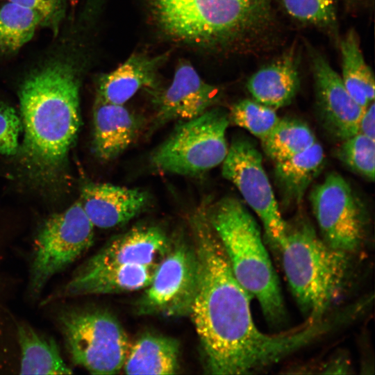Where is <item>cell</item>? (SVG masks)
Segmentation results:
<instances>
[{
    "mask_svg": "<svg viewBox=\"0 0 375 375\" xmlns=\"http://www.w3.org/2000/svg\"><path fill=\"white\" fill-rule=\"evenodd\" d=\"M198 261L197 291L192 317L212 374H247L276 364L326 333L324 321L307 319L294 329L275 334L260 331L251 310L252 297L235 278L206 209L190 218Z\"/></svg>",
    "mask_w": 375,
    "mask_h": 375,
    "instance_id": "cell-1",
    "label": "cell"
},
{
    "mask_svg": "<svg viewBox=\"0 0 375 375\" xmlns=\"http://www.w3.org/2000/svg\"><path fill=\"white\" fill-rule=\"evenodd\" d=\"M24 130L22 160L36 176L47 178L63 164L81 125L76 68L53 60L28 75L19 90Z\"/></svg>",
    "mask_w": 375,
    "mask_h": 375,
    "instance_id": "cell-2",
    "label": "cell"
},
{
    "mask_svg": "<svg viewBox=\"0 0 375 375\" xmlns=\"http://www.w3.org/2000/svg\"><path fill=\"white\" fill-rule=\"evenodd\" d=\"M160 28L187 43L249 49L273 23L272 0H149Z\"/></svg>",
    "mask_w": 375,
    "mask_h": 375,
    "instance_id": "cell-3",
    "label": "cell"
},
{
    "mask_svg": "<svg viewBox=\"0 0 375 375\" xmlns=\"http://www.w3.org/2000/svg\"><path fill=\"white\" fill-rule=\"evenodd\" d=\"M206 212L237 281L256 298L269 324H283L287 312L279 281L253 217L232 197L222 199Z\"/></svg>",
    "mask_w": 375,
    "mask_h": 375,
    "instance_id": "cell-4",
    "label": "cell"
},
{
    "mask_svg": "<svg viewBox=\"0 0 375 375\" xmlns=\"http://www.w3.org/2000/svg\"><path fill=\"white\" fill-rule=\"evenodd\" d=\"M291 292L308 319H322L342 294L349 253L329 246L308 222L287 224L278 251Z\"/></svg>",
    "mask_w": 375,
    "mask_h": 375,
    "instance_id": "cell-5",
    "label": "cell"
},
{
    "mask_svg": "<svg viewBox=\"0 0 375 375\" xmlns=\"http://www.w3.org/2000/svg\"><path fill=\"white\" fill-rule=\"evenodd\" d=\"M228 113L211 108L201 115L181 121L150 156L151 165L165 173L199 176L222 164L228 147Z\"/></svg>",
    "mask_w": 375,
    "mask_h": 375,
    "instance_id": "cell-6",
    "label": "cell"
},
{
    "mask_svg": "<svg viewBox=\"0 0 375 375\" xmlns=\"http://www.w3.org/2000/svg\"><path fill=\"white\" fill-rule=\"evenodd\" d=\"M58 321L76 365L92 374H114L122 369L131 344L112 315L99 309L66 308Z\"/></svg>",
    "mask_w": 375,
    "mask_h": 375,
    "instance_id": "cell-7",
    "label": "cell"
},
{
    "mask_svg": "<svg viewBox=\"0 0 375 375\" xmlns=\"http://www.w3.org/2000/svg\"><path fill=\"white\" fill-rule=\"evenodd\" d=\"M94 228L80 201L44 222L35 240L31 264L29 288L33 297L41 293L53 276L90 248Z\"/></svg>",
    "mask_w": 375,
    "mask_h": 375,
    "instance_id": "cell-8",
    "label": "cell"
},
{
    "mask_svg": "<svg viewBox=\"0 0 375 375\" xmlns=\"http://www.w3.org/2000/svg\"><path fill=\"white\" fill-rule=\"evenodd\" d=\"M262 158L250 140L236 138L222 163V172L258 215L269 244L278 252L285 236L287 223L281 215Z\"/></svg>",
    "mask_w": 375,
    "mask_h": 375,
    "instance_id": "cell-9",
    "label": "cell"
},
{
    "mask_svg": "<svg viewBox=\"0 0 375 375\" xmlns=\"http://www.w3.org/2000/svg\"><path fill=\"white\" fill-rule=\"evenodd\" d=\"M310 201L322 238L349 254L358 250L365 235L363 206L347 181L331 172L312 190Z\"/></svg>",
    "mask_w": 375,
    "mask_h": 375,
    "instance_id": "cell-10",
    "label": "cell"
},
{
    "mask_svg": "<svg viewBox=\"0 0 375 375\" xmlns=\"http://www.w3.org/2000/svg\"><path fill=\"white\" fill-rule=\"evenodd\" d=\"M198 261L194 248L179 244L158 264L150 284L137 302L140 315H190L197 291Z\"/></svg>",
    "mask_w": 375,
    "mask_h": 375,
    "instance_id": "cell-11",
    "label": "cell"
},
{
    "mask_svg": "<svg viewBox=\"0 0 375 375\" xmlns=\"http://www.w3.org/2000/svg\"><path fill=\"white\" fill-rule=\"evenodd\" d=\"M310 58L320 122L332 136L343 141L358 133L365 109L351 97L340 75L323 55L312 50Z\"/></svg>",
    "mask_w": 375,
    "mask_h": 375,
    "instance_id": "cell-12",
    "label": "cell"
},
{
    "mask_svg": "<svg viewBox=\"0 0 375 375\" xmlns=\"http://www.w3.org/2000/svg\"><path fill=\"white\" fill-rule=\"evenodd\" d=\"M219 97L218 88L203 81L190 63L183 61L170 85L155 97L153 126L197 117L212 108Z\"/></svg>",
    "mask_w": 375,
    "mask_h": 375,
    "instance_id": "cell-13",
    "label": "cell"
},
{
    "mask_svg": "<svg viewBox=\"0 0 375 375\" xmlns=\"http://www.w3.org/2000/svg\"><path fill=\"white\" fill-rule=\"evenodd\" d=\"M171 247L169 238L160 227L135 226L113 238L81 267L157 265Z\"/></svg>",
    "mask_w": 375,
    "mask_h": 375,
    "instance_id": "cell-14",
    "label": "cell"
},
{
    "mask_svg": "<svg viewBox=\"0 0 375 375\" xmlns=\"http://www.w3.org/2000/svg\"><path fill=\"white\" fill-rule=\"evenodd\" d=\"M80 202L94 226L110 228L126 224L142 212L149 197L138 188L89 183L81 189Z\"/></svg>",
    "mask_w": 375,
    "mask_h": 375,
    "instance_id": "cell-15",
    "label": "cell"
},
{
    "mask_svg": "<svg viewBox=\"0 0 375 375\" xmlns=\"http://www.w3.org/2000/svg\"><path fill=\"white\" fill-rule=\"evenodd\" d=\"M157 265H124L96 269L80 267L50 299L128 292L147 288Z\"/></svg>",
    "mask_w": 375,
    "mask_h": 375,
    "instance_id": "cell-16",
    "label": "cell"
},
{
    "mask_svg": "<svg viewBox=\"0 0 375 375\" xmlns=\"http://www.w3.org/2000/svg\"><path fill=\"white\" fill-rule=\"evenodd\" d=\"M93 150L102 160L121 155L136 139L141 120L124 105L96 97L93 107Z\"/></svg>",
    "mask_w": 375,
    "mask_h": 375,
    "instance_id": "cell-17",
    "label": "cell"
},
{
    "mask_svg": "<svg viewBox=\"0 0 375 375\" xmlns=\"http://www.w3.org/2000/svg\"><path fill=\"white\" fill-rule=\"evenodd\" d=\"M166 59V54L132 55L115 69L99 77L97 97L124 105L140 89L156 85L158 69Z\"/></svg>",
    "mask_w": 375,
    "mask_h": 375,
    "instance_id": "cell-18",
    "label": "cell"
},
{
    "mask_svg": "<svg viewBox=\"0 0 375 375\" xmlns=\"http://www.w3.org/2000/svg\"><path fill=\"white\" fill-rule=\"evenodd\" d=\"M299 86L297 58L292 52L258 70L247 84L255 101L276 110L290 103Z\"/></svg>",
    "mask_w": 375,
    "mask_h": 375,
    "instance_id": "cell-19",
    "label": "cell"
},
{
    "mask_svg": "<svg viewBox=\"0 0 375 375\" xmlns=\"http://www.w3.org/2000/svg\"><path fill=\"white\" fill-rule=\"evenodd\" d=\"M324 152L317 141L306 150L274 162V176L285 205L301 202L308 187L320 173Z\"/></svg>",
    "mask_w": 375,
    "mask_h": 375,
    "instance_id": "cell-20",
    "label": "cell"
},
{
    "mask_svg": "<svg viewBox=\"0 0 375 375\" xmlns=\"http://www.w3.org/2000/svg\"><path fill=\"white\" fill-rule=\"evenodd\" d=\"M178 357L175 339L147 333L131 344L122 369L126 374H174Z\"/></svg>",
    "mask_w": 375,
    "mask_h": 375,
    "instance_id": "cell-21",
    "label": "cell"
},
{
    "mask_svg": "<svg viewBox=\"0 0 375 375\" xmlns=\"http://www.w3.org/2000/svg\"><path fill=\"white\" fill-rule=\"evenodd\" d=\"M17 336L21 352V374L73 373L52 338L42 335L26 323L17 325Z\"/></svg>",
    "mask_w": 375,
    "mask_h": 375,
    "instance_id": "cell-22",
    "label": "cell"
},
{
    "mask_svg": "<svg viewBox=\"0 0 375 375\" xmlns=\"http://www.w3.org/2000/svg\"><path fill=\"white\" fill-rule=\"evenodd\" d=\"M341 78L348 92L363 109L374 101V74L365 60L358 36L349 31L340 42Z\"/></svg>",
    "mask_w": 375,
    "mask_h": 375,
    "instance_id": "cell-23",
    "label": "cell"
},
{
    "mask_svg": "<svg viewBox=\"0 0 375 375\" xmlns=\"http://www.w3.org/2000/svg\"><path fill=\"white\" fill-rule=\"evenodd\" d=\"M43 19L36 11L6 1L0 4V54L17 52L33 37Z\"/></svg>",
    "mask_w": 375,
    "mask_h": 375,
    "instance_id": "cell-24",
    "label": "cell"
},
{
    "mask_svg": "<svg viewBox=\"0 0 375 375\" xmlns=\"http://www.w3.org/2000/svg\"><path fill=\"white\" fill-rule=\"evenodd\" d=\"M317 142L311 128L303 122L283 118L262 141L263 150L274 162L288 159Z\"/></svg>",
    "mask_w": 375,
    "mask_h": 375,
    "instance_id": "cell-25",
    "label": "cell"
},
{
    "mask_svg": "<svg viewBox=\"0 0 375 375\" xmlns=\"http://www.w3.org/2000/svg\"><path fill=\"white\" fill-rule=\"evenodd\" d=\"M228 117L230 122L247 130L260 141L270 134L281 119L276 109L248 99L235 103Z\"/></svg>",
    "mask_w": 375,
    "mask_h": 375,
    "instance_id": "cell-26",
    "label": "cell"
},
{
    "mask_svg": "<svg viewBox=\"0 0 375 375\" xmlns=\"http://www.w3.org/2000/svg\"><path fill=\"white\" fill-rule=\"evenodd\" d=\"M337 156L353 172L373 181L375 175V140L361 133L342 141Z\"/></svg>",
    "mask_w": 375,
    "mask_h": 375,
    "instance_id": "cell-27",
    "label": "cell"
},
{
    "mask_svg": "<svg viewBox=\"0 0 375 375\" xmlns=\"http://www.w3.org/2000/svg\"><path fill=\"white\" fill-rule=\"evenodd\" d=\"M286 12L294 19L322 28L335 22L336 0H281Z\"/></svg>",
    "mask_w": 375,
    "mask_h": 375,
    "instance_id": "cell-28",
    "label": "cell"
},
{
    "mask_svg": "<svg viewBox=\"0 0 375 375\" xmlns=\"http://www.w3.org/2000/svg\"><path fill=\"white\" fill-rule=\"evenodd\" d=\"M22 129V120L15 108L0 101V153H16Z\"/></svg>",
    "mask_w": 375,
    "mask_h": 375,
    "instance_id": "cell-29",
    "label": "cell"
},
{
    "mask_svg": "<svg viewBox=\"0 0 375 375\" xmlns=\"http://www.w3.org/2000/svg\"><path fill=\"white\" fill-rule=\"evenodd\" d=\"M31 8L42 17V25L50 28L55 34L64 19L66 0H6Z\"/></svg>",
    "mask_w": 375,
    "mask_h": 375,
    "instance_id": "cell-30",
    "label": "cell"
},
{
    "mask_svg": "<svg viewBox=\"0 0 375 375\" xmlns=\"http://www.w3.org/2000/svg\"><path fill=\"white\" fill-rule=\"evenodd\" d=\"M358 133L375 140V105L372 102L362 112L358 125Z\"/></svg>",
    "mask_w": 375,
    "mask_h": 375,
    "instance_id": "cell-31",
    "label": "cell"
},
{
    "mask_svg": "<svg viewBox=\"0 0 375 375\" xmlns=\"http://www.w3.org/2000/svg\"><path fill=\"white\" fill-rule=\"evenodd\" d=\"M72 6H75L79 0H69Z\"/></svg>",
    "mask_w": 375,
    "mask_h": 375,
    "instance_id": "cell-32",
    "label": "cell"
},
{
    "mask_svg": "<svg viewBox=\"0 0 375 375\" xmlns=\"http://www.w3.org/2000/svg\"><path fill=\"white\" fill-rule=\"evenodd\" d=\"M0 326H1V325H0ZM1 331H0V333H1ZM0 337H1V334H0Z\"/></svg>",
    "mask_w": 375,
    "mask_h": 375,
    "instance_id": "cell-33",
    "label": "cell"
}]
</instances>
